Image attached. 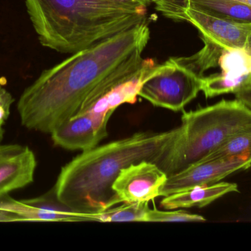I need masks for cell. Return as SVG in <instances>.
I'll use <instances>...</instances> for the list:
<instances>
[{
  "label": "cell",
  "instance_id": "1",
  "mask_svg": "<svg viewBox=\"0 0 251 251\" xmlns=\"http://www.w3.org/2000/svg\"><path fill=\"white\" fill-rule=\"evenodd\" d=\"M150 39L147 22L73 53L46 69L22 93L17 104L27 129L50 134L77 113L87 97L107 77L143 52Z\"/></svg>",
  "mask_w": 251,
  "mask_h": 251
},
{
  "label": "cell",
  "instance_id": "2",
  "mask_svg": "<svg viewBox=\"0 0 251 251\" xmlns=\"http://www.w3.org/2000/svg\"><path fill=\"white\" fill-rule=\"evenodd\" d=\"M178 127L164 132H139L82 152L62 167L54 186L62 203L97 215L116 205L113 185L121 170L134 163L155 162L174 141Z\"/></svg>",
  "mask_w": 251,
  "mask_h": 251
},
{
  "label": "cell",
  "instance_id": "3",
  "mask_svg": "<svg viewBox=\"0 0 251 251\" xmlns=\"http://www.w3.org/2000/svg\"><path fill=\"white\" fill-rule=\"evenodd\" d=\"M40 43L75 53L146 22V7L116 0H25Z\"/></svg>",
  "mask_w": 251,
  "mask_h": 251
},
{
  "label": "cell",
  "instance_id": "4",
  "mask_svg": "<svg viewBox=\"0 0 251 251\" xmlns=\"http://www.w3.org/2000/svg\"><path fill=\"white\" fill-rule=\"evenodd\" d=\"M250 125L251 109L237 99L184 112L174 141L155 164L173 175L201 160Z\"/></svg>",
  "mask_w": 251,
  "mask_h": 251
},
{
  "label": "cell",
  "instance_id": "5",
  "mask_svg": "<svg viewBox=\"0 0 251 251\" xmlns=\"http://www.w3.org/2000/svg\"><path fill=\"white\" fill-rule=\"evenodd\" d=\"M158 11L168 19L187 22L206 37L226 50L249 49L251 22H239L216 16L189 5L183 0H151Z\"/></svg>",
  "mask_w": 251,
  "mask_h": 251
},
{
  "label": "cell",
  "instance_id": "6",
  "mask_svg": "<svg viewBox=\"0 0 251 251\" xmlns=\"http://www.w3.org/2000/svg\"><path fill=\"white\" fill-rule=\"evenodd\" d=\"M201 89V78L171 57L142 85L139 96L153 106L178 112Z\"/></svg>",
  "mask_w": 251,
  "mask_h": 251
},
{
  "label": "cell",
  "instance_id": "7",
  "mask_svg": "<svg viewBox=\"0 0 251 251\" xmlns=\"http://www.w3.org/2000/svg\"><path fill=\"white\" fill-rule=\"evenodd\" d=\"M96 222L95 215L82 213L62 203L54 188L28 200L0 197V222Z\"/></svg>",
  "mask_w": 251,
  "mask_h": 251
},
{
  "label": "cell",
  "instance_id": "8",
  "mask_svg": "<svg viewBox=\"0 0 251 251\" xmlns=\"http://www.w3.org/2000/svg\"><path fill=\"white\" fill-rule=\"evenodd\" d=\"M251 167L250 158L201 159L179 172L168 175L162 188L161 197H166L197 186L210 185L220 182L231 174L237 171L246 170Z\"/></svg>",
  "mask_w": 251,
  "mask_h": 251
},
{
  "label": "cell",
  "instance_id": "9",
  "mask_svg": "<svg viewBox=\"0 0 251 251\" xmlns=\"http://www.w3.org/2000/svg\"><path fill=\"white\" fill-rule=\"evenodd\" d=\"M168 177L156 164L143 161L122 169L113 190L120 203L149 202L160 197Z\"/></svg>",
  "mask_w": 251,
  "mask_h": 251
},
{
  "label": "cell",
  "instance_id": "10",
  "mask_svg": "<svg viewBox=\"0 0 251 251\" xmlns=\"http://www.w3.org/2000/svg\"><path fill=\"white\" fill-rule=\"evenodd\" d=\"M36 158L27 146L0 144V197L33 182Z\"/></svg>",
  "mask_w": 251,
  "mask_h": 251
},
{
  "label": "cell",
  "instance_id": "11",
  "mask_svg": "<svg viewBox=\"0 0 251 251\" xmlns=\"http://www.w3.org/2000/svg\"><path fill=\"white\" fill-rule=\"evenodd\" d=\"M54 145L69 150H91L104 139L89 112L76 113L51 133Z\"/></svg>",
  "mask_w": 251,
  "mask_h": 251
},
{
  "label": "cell",
  "instance_id": "12",
  "mask_svg": "<svg viewBox=\"0 0 251 251\" xmlns=\"http://www.w3.org/2000/svg\"><path fill=\"white\" fill-rule=\"evenodd\" d=\"M231 193H239L237 184L218 182L210 185L197 186L164 197L160 205L163 209L168 210L203 208Z\"/></svg>",
  "mask_w": 251,
  "mask_h": 251
},
{
  "label": "cell",
  "instance_id": "13",
  "mask_svg": "<svg viewBox=\"0 0 251 251\" xmlns=\"http://www.w3.org/2000/svg\"><path fill=\"white\" fill-rule=\"evenodd\" d=\"M251 90V72L231 73L221 72L201 78V89L206 98L226 94H237Z\"/></svg>",
  "mask_w": 251,
  "mask_h": 251
},
{
  "label": "cell",
  "instance_id": "14",
  "mask_svg": "<svg viewBox=\"0 0 251 251\" xmlns=\"http://www.w3.org/2000/svg\"><path fill=\"white\" fill-rule=\"evenodd\" d=\"M201 38L204 47L199 53L190 57H175V60L194 72L199 78H203L205 72L219 66L220 57L226 49L203 35H201Z\"/></svg>",
  "mask_w": 251,
  "mask_h": 251
},
{
  "label": "cell",
  "instance_id": "15",
  "mask_svg": "<svg viewBox=\"0 0 251 251\" xmlns=\"http://www.w3.org/2000/svg\"><path fill=\"white\" fill-rule=\"evenodd\" d=\"M238 157L251 159V125L230 137L218 148L203 159L215 160Z\"/></svg>",
  "mask_w": 251,
  "mask_h": 251
},
{
  "label": "cell",
  "instance_id": "16",
  "mask_svg": "<svg viewBox=\"0 0 251 251\" xmlns=\"http://www.w3.org/2000/svg\"><path fill=\"white\" fill-rule=\"evenodd\" d=\"M117 207L110 208L104 212L97 214L98 222L124 223L146 222L148 223L149 202H136V203H123Z\"/></svg>",
  "mask_w": 251,
  "mask_h": 251
},
{
  "label": "cell",
  "instance_id": "17",
  "mask_svg": "<svg viewBox=\"0 0 251 251\" xmlns=\"http://www.w3.org/2000/svg\"><path fill=\"white\" fill-rule=\"evenodd\" d=\"M221 72L246 73L251 72V51L249 49L225 50L220 57Z\"/></svg>",
  "mask_w": 251,
  "mask_h": 251
},
{
  "label": "cell",
  "instance_id": "18",
  "mask_svg": "<svg viewBox=\"0 0 251 251\" xmlns=\"http://www.w3.org/2000/svg\"><path fill=\"white\" fill-rule=\"evenodd\" d=\"M206 219L201 215L189 213L183 210L159 211L149 209L148 222L182 223L205 222Z\"/></svg>",
  "mask_w": 251,
  "mask_h": 251
},
{
  "label": "cell",
  "instance_id": "19",
  "mask_svg": "<svg viewBox=\"0 0 251 251\" xmlns=\"http://www.w3.org/2000/svg\"><path fill=\"white\" fill-rule=\"evenodd\" d=\"M14 102V98L9 91L0 88V126L4 125L10 116V108Z\"/></svg>",
  "mask_w": 251,
  "mask_h": 251
},
{
  "label": "cell",
  "instance_id": "20",
  "mask_svg": "<svg viewBox=\"0 0 251 251\" xmlns=\"http://www.w3.org/2000/svg\"><path fill=\"white\" fill-rule=\"evenodd\" d=\"M236 99L243 102L246 106L251 109V90L241 91L235 94Z\"/></svg>",
  "mask_w": 251,
  "mask_h": 251
},
{
  "label": "cell",
  "instance_id": "21",
  "mask_svg": "<svg viewBox=\"0 0 251 251\" xmlns=\"http://www.w3.org/2000/svg\"><path fill=\"white\" fill-rule=\"evenodd\" d=\"M121 2L126 3V4H132V5L144 6L147 7L150 4L151 0H116Z\"/></svg>",
  "mask_w": 251,
  "mask_h": 251
},
{
  "label": "cell",
  "instance_id": "22",
  "mask_svg": "<svg viewBox=\"0 0 251 251\" xmlns=\"http://www.w3.org/2000/svg\"><path fill=\"white\" fill-rule=\"evenodd\" d=\"M232 1H239V2L244 3L251 6V0H232Z\"/></svg>",
  "mask_w": 251,
  "mask_h": 251
},
{
  "label": "cell",
  "instance_id": "23",
  "mask_svg": "<svg viewBox=\"0 0 251 251\" xmlns=\"http://www.w3.org/2000/svg\"><path fill=\"white\" fill-rule=\"evenodd\" d=\"M4 135V130H3L2 126H0V141H1Z\"/></svg>",
  "mask_w": 251,
  "mask_h": 251
},
{
  "label": "cell",
  "instance_id": "24",
  "mask_svg": "<svg viewBox=\"0 0 251 251\" xmlns=\"http://www.w3.org/2000/svg\"><path fill=\"white\" fill-rule=\"evenodd\" d=\"M249 50H251V41L250 42V45H249Z\"/></svg>",
  "mask_w": 251,
  "mask_h": 251
},
{
  "label": "cell",
  "instance_id": "25",
  "mask_svg": "<svg viewBox=\"0 0 251 251\" xmlns=\"http://www.w3.org/2000/svg\"><path fill=\"white\" fill-rule=\"evenodd\" d=\"M0 88H1V82H0Z\"/></svg>",
  "mask_w": 251,
  "mask_h": 251
}]
</instances>
